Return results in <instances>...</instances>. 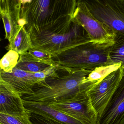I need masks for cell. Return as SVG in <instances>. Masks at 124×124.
<instances>
[{
  "mask_svg": "<svg viewBox=\"0 0 124 124\" xmlns=\"http://www.w3.org/2000/svg\"><path fill=\"white\" fill-rule=\"evenodd\" d=\"M92 70L56 67L51 76L35 85L31 93L21 97L24 101L47 104L72 99L94 85L85 81Z\"/></svg>",
  "mask_w": 124,
  "mask_h": 124,
  "instance_id": "1",
  "label": "cell"
},
{
  "mask_svg": "<svg viewBox=\"0 0 124 124\" xmlns=\"http://www.w3.org/2000/svg\"><path fill=\"white\" fill-rule=\"evenodd\" d=\"M27 31L31 37L32 48L53 56L91 42L85 28L73 18L43 29L31 27Z\"/></svg>",
  "mask_w": 124,
  "mask_h": 124,
  "instance_id": "2",
  "label": "cell"
},
{
  "mask_svg": "<svg viewBox=\"0 0 124 124\" xmlns=\"http://www.w3.org/2000/svg\"><path fill=\"white\" fill-rule=\"evenodd\" d=\"M21 26L42 29L73 18L76 0H21Z\"/></svg>",
  "mask_w": 124,
  "mask_h": 124,
  "instance_id": "3",
  "label": "cell"
},
{
  "mask_svg": "<svg viewBox=\"0 0 124 124\" xmlns=\"http://www.w3.org/2000/svg\"><path fill=\"white\" fill-rule=\"evenodd\" d=\"M113 44L90 42L53 56L56 67L70 69L93 70L103 66L112 64L109 57Z\"/></svg>",
  "mask_w": 124,
  "mask_h": 124,
  "instance_id": "4",
  "label": "cell"
},
{
  "mask_svg": "<svg viewBox=\"0 0 124 124\" xmlns=\"http://www.w3.org/2000/svg\"><path fill=\"white\" fill-rule=\"evenodd\" d=\"M92 15L115 34L124 36L123 0H83Z\"/></svg>",
  "mask_w": 124,
  "mask_h": 124,
  "instance_id": "5",
  "label": "cell"
},
{
  "mask_svg": "<svg viewBox=\"0 0 124 124\" xmlns=\"http://www.w3.org/2000/svg\"><path fill=\"white\" fill-rule=\"evenodd\" d=\"M73 18L85 28L91 42L101 44H114L115 33L92 15L83 0H77Z\"/></svg>",
  "mask_w": 124,
  "mask_h": 124,
  "instance_id": "6",
  "label": "cell"
},
{
  "mask_svg": "<svg viewBox=\"0 0 124 124\" xmlns=\"http://www.w3.org/2000/svg\"><path fill=\"white\" fill-rule=\"evenodd\" d=\"M54 108L73 117L82 124H98L99 116L94 109L87 92L72 99L48 104Z\"/></svg>",
  "mask_w": 124,
  "mask_h": 124,
  "instance_id": "7",
  "label": "cell"
},
{
  "mask_svg": "<svg viewBox=\"0 0 124 124\" xmlns=\"http://www.w3.org/2000/svg\"><path fill=\"white\" fill-rule=\"evenodd\" d=\"M124 71V69L121 66L87 91L91 102L99 116L118 86Z\"/></svg>",
  "mask_w": 124,
  "mask_h": 124,
  "instance_id": "8",
  "label": "cell"
},
{
  "mask_svg": "<svg viewBox=\"0 0 124 124\" xmlns=\"http://www.w3.org/2000/svg\"><path fill=\"white\" fill-rule=\"evenodd\" d=\"M21 0H0V13L5 32V39L10 42L22 26Z\"/></svg>",
  "mask_w": 124,
  "mask_h": 124,
  "instance_id": "9",
  "label": "cell"
},
{
  "mask_svg": "<svg viewBox=\"0 0 124 124\" xmlns=\"http://www.w3.org/2000/svg\"><path fill=\"white\" fill-rule=\"evenodd\" d=\"M124 117V71L121 80L101 114L98 124H120Z\"/></svg>",
  "mask_w": 124,
  "mask_h": 124,
  "instance_id": "10",
  "label": "cell"
},
{
  "mask_svg": "<svg viewBox=\"0 0 124 124\" xmlns=\"http://www.w3.org/2000/svg\"><path fill=\"white\" fill-rule=\"evenodd\" d=\"M0 81L10 85L21 96L31 93L35 85L41 81L35 73L25 71L16 67L9 72L0 70Z\"/></svg>",
  "mask_w": 124,
  "mask_h": 124,
  "instance_id": "11",
  "label": "cell"
},
{
  "mask_svg": "<svg viewBox=\"0 0 124 124\" xmlns=\"http://www.w3.org/2000/svg\"><path fill=\"white\" fill-rule=\"evenodd\" d=\"M28 112L19 93L10 85L0 81V113L18 116Z\"/></svg>",
  "mask_w": 124,
  "mask_h": 124,
  "instance_id": "12",
  "label": "cell"
},
{
  "mask_svg": "<svg viewBox=\"0 0 124 124\" xmlns=\"http://www.w3.org/2000/svg\"><path fill=\"white\" fill-rule=\"evenodd\" d=\"M24 105L30 112L48 117L63 124H82L78 120L48 104L40 102L23 100Z\"/></svg>",
  "mask_w": 124,
  "mask_h": 124,
  "instance_id": "13",
  "label": "cell"
},
{
  "mask_svg": "<svg viewBox=\"0 0 124 124\" xmlns=\"http://www.w3.org/2000/svg\"><path fill=\"white\" fill-rule=\"evenodd\" d=\"M7 50H13L19 55L28 52L32 48L31 37L24 26H22L14 39L6 47Z\"/></svg>",
  "mask_w": 124,
  "mask_h": 124,
  "instance_id": "14",
  "label": "cell"
},
{
  "mask_svg": "<svg viewBox=\"0 0 124 124\" xmlns=\"http://www.w3.org/2000/svg\"><path fill=\"white\" fill-rule=\"evenodd\" d=\"M17 69L27 72L35 73L45 71L53 67L49 65L40 63L33 58L28 52L20 55L16 66Z\"/></svg>",
  "mask_w": 124,
  "mask_h": 124,
  "instance_id": "15",
  "label": "cell"
},
{
  "mask_svg": "<svg viewBox=\"0 0 124 124\" xmlns=\"http://www.w3.org/2000/svg\"><path fill=\"white\" fill-rule=\"evenodd\" d=\"M122 63L103 66L96 68L92 70L85 79V82L94 85L100 82L105 78L122 66Z\"/></svg>",
  "mask_w": 124,
  "mask_h": 124,
  "instance_id": "16",
  "label": "cell"
},
{
  "mask_svg": "<svg viewBox=\"0 0 124 124\" xmlns=\"http://www.w3.org/2000/svg\"><path fill=\"white\" fill-rule=\"evenodd\" d=\"M109 57L112 64L122 63L124 69V36L115 34L114 43L110 48Z\"/></svg>",
  "mask_w": 124,
  "mask_h": 124,
  "instance_id": "17",
  "label": "cell"
},
{
  "mask_svg": "<svg viewBox=\"0 0 124 124\" xmlns=\"http://www.w3.org/2000/svg\"><path fill=\"white\" fill-rule=\"evenodd\" d=\"M20 55L13 50L9 51L0 61V70L6 72L11 71L17 65Z\"/></svg>",
  "mask_w": 124,
  "mask_h": 124,
  "instance_id": "18",
  "label": "cell"
},
{
  "mask_svg": "<svg viewBox=\"0 0 124 124\" xmlns=\"http://www.w3.org/2000/svg\"><path fill=\"white\" fill-rule=\"evenodd\" d=\"M25 115L13 116L0 113V124H33L30 119V112Z\"/></svg>",
  "mask_w": 124,
  "mask_h": 124,
  "instance_id": "19",
  "label": "cell"
},
{
  "mask_svg": "<svg viewBox=\"0 0 124 124\" xmlns=\"http://www.w3.org/2000/svg\"><path fill=\"white\" fill-rule=\"evenodd\" d=\"M28 52L38 62L49 65L54 68L56 67V64L51 55L32 48L30 49Z\"/></svg>",
  "mask_w": 124,
  "mask_h": 124,
  "instance_id": "20",
  "label": "cell"
},
{
  "mask_svg": "<svg viewBox=\"0 0 124 124\" xmlns=\"http://www.w3.org/2000/svg\"><path fill=\"white\" fill-rule=\"evenodd\" d=\"M120 124H124V117L123 119L121 121V122L120 123Z\"/></svg>",
  "mask_w": 124,
  "mask_h": 124,
  "instance_id": "21",
  "label": "cell"
},
{
  "mask_svg": "<svg viewBox=\"0 0 124 124\" xmlns=\"http://www.w3.org/2000/svg\"><path fill=\"white\" fill-rule=\"evenodd\" d=\"M123 2H124V0H123Z\"/></svg>",
  "mask_w": 124,
  "mask_h": 124,
  "instance_id": "22",
  "label": "cell"
}]
</instances>
